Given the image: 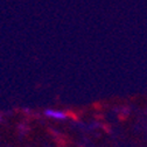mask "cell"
<instances>
[{
    "label": "cell",
    "instance_id": "cell-1",
    "mask_svg": "<svg viewBox=\"0 0 147 147\" xmlns=\"http://www.w3.org/2000/svg\"><path fill=\"white\" fill-rule=\"evenodd\" d=\"M45 115L47 117H50V118H54V119H65L67 118V115L64 112L57 111V110H51V109L46 110Z\"/></svg>",
    "mask_w": 147,
    "mask_h": 147
}]
</instances>
